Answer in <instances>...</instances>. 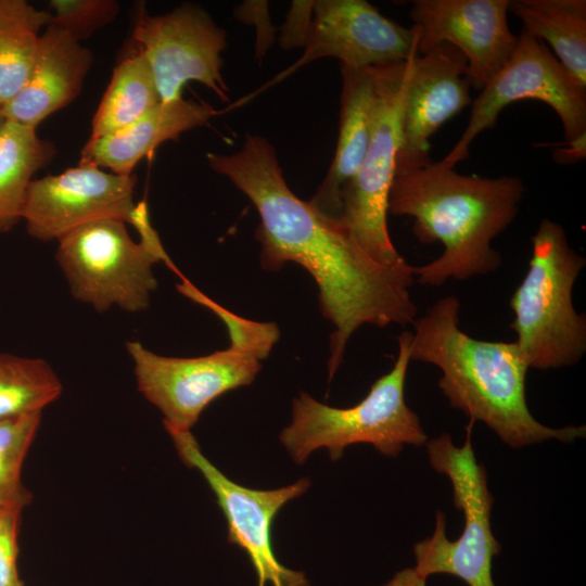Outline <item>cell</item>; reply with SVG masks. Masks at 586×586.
Wrapping results in <instances>:
<instances>
[{"label": "cell", "mask_w": 586, "mask_h": 586, "mask_svg": "<svg viewBox=\"0 0 586 586\" xmlns=\"http://www.w3.org/2000/svg\"><path fill=\"white\" fill-rule=\"evenodd\" d=\"M58 153L53 142L41 139L37 128L4 119L0 126V232L20 220L36 171Z\"/></svg>", "instance_id": "44dd1931"}, {"label": "cell", "mask_w": 586, "mask_h": 586, "mask_svg": "<svg viewBox=\"0 0 586 586\" xmlns=\"http://www.w3.org/2000/svg\"><path fill=\"white\" fill-rule=\"evenodd\" d=\"M92 63L89 49L64 30L48 25L39 37L23 87L1 109L4 118L37 128L80 94Z\"/></svg>", "instance_id": "e0dca14e"}, {"label": "cell", "mask_w": 586, "mask_h": 586, "mask_svg": "<svg viewBox=\"0 0 586 586\" xmlns=\"http://www.w3.org/2000/svg\"><path fill=\"white\" fill-rule=\"evenodd\" d=\"M209 104L177 99L161 101L133 124L113 135L89 138L80 162L93 164L120 176H130L136 165L166 141L205 125L217 115Z\"/></svg>", "instance_id": "ac0fdd59"}, {"label": "cell", "mask_w": 586, "mask_h": 586, "mask_svg": "<svg viewBox=\"0 0 586 586\" xmlns=\"http://www.w3.org/2000/svg\"><path fill=\"white\" fill-rule=\"evenodd\" d=\"M4 116L2 114V111H1V107H0V126L2 125V123L4 122Z\"/></svg>", "instance_id": "f546056e"}, {"label": "cell", "mask_w": 586, "mask_h": 586, "mask_svg": "<svg viewBox=\"0 0 586 586\" xmlns=\"http://www.w3.org/2000/svg\"><path fill=\"white\" fill-rule=\"evenodd\" d=\"M150 65L142 53L125 58L113 71L92 119L90 138L118 132L161 102Z\"/></svg>", "instance_id": "7402d4cb"}, {"label": "cell", "mask_w": 586, "mask_h": 586, "mask_svg": "<svg viewBox=\"0 0 586 586\" xmlns=\"http://www.w3.org/2000/svg\"><path fill=\"white\" fill-rule=\"evenodd\" d=\"M416 31V42L405 61L373 66L375 102L370 140L356 175L341 196L339 221L373 260L385 266L405 262L388 234L386 215L400 144L406 88L418 53Z\"/></svg>", "instance_id": "ba28073f"}, {"label": "cell", "mask_w": 586, "mask_h": 586, "mask_svg": "<svg viewBox=\"0 0 586 586\" xmlns=\"http://www.w3.org/2000/svg\"><path fill=\"white\" fill-rule=\"evenodd\" d=\"M522 100L548 104L562 123L565 142L586 137V86L563 67L544 42L522 30L510 59L472 102L461 137L437 163L455 168L467 160L473 140L496 125L506 106Z\"/></svg>", "instance_id": "30bf717a"}, {"label": "cell", "mask_w": 586, "mask_h": 586, "mask_svg": "<svg viewBox=\"0 0 586 586\" xmlns=\"http://www.w3.org/2000/svg\"><path fill=\"white\" fill-rule=\"evenodd\" d=\"M523 31L553 50L563 67L586 86V1L509 0Z\"/></svg>", "instance_id": "ffe728a7"}, {"label": "cell", "mask_w": 586, "mask_h": 586, "mask_svg": "<svg viewBox=\"0 0 586 586\" xmlns=\"http://www.w3.org/2000/svg\"><path fill=\"white\" fill-rule=\"evenodd\" d=\"M473 423L470 420L467 425L461 447L456 446L447 433L424 444L432 468L451 483L454 504L462 511L464 525L459 537L449 540L445 514L438 511L433 534L413 547L415 569L426 578L448 574L468 586H495L492 564L501 545L492 531L494 497L488 489L486 469L477 462L472 447Z\"/></svg>", "instance_id": "52a82bcc"}, {"label": "cell", "mask_w": 586, "mask_h": 586, "mask_svg": "<svg viewBox=\"0 0 586 586\" xmlns=\"http://www.w3.org/2000/svg\"><path fill=\"white\" fill-rule=\"evenodd\" d=\"M207 161L256 207L263 268L278 270L292 262L315 279L321 313L334 326L328 359L330 379L343 360L349 337L362 324L413 323L418 309L409 289L415 266L406 260L394 266L377 263L340 221L298 199L282 175L273 146L264 137L247 135L239 151L209 153Z\"/></svg>", "instance_id": "6da1fadb"}, {"label": "cell", "mask_w": 586, "mask_h": 586, "mask_svg": "<svg viewBox=\"0 0 586 586\" xmlns=\"http://www.w3.org/2000/svg\"><path fill=\"white\" fill-rule=\"evenodd\" d=\"M49 11L25 0H0V107L23 87L33 65Z\"/></svg>", "instance_id": "603a6c76"}, {"label": "cell", "mask_w": 586, "mask_h": 586, "mask_svg": "<svg viewBox=\"0 0 586 586\" xmlns=\"http://www.w3.org/2000/svg\"><path fill=\"white\" fill-rule=\"evenodd\" d=\"M313 14L304 53L272 84L322 58L337 59L341 65L354 68L402 62L417 39L415 27L385 17L365 0L314 1Z\"/></svg>", "instance_id": "9a60e30c"}, {"label": "cell", "mask_w": 586, "mask_h": 586, "mask_svg": "<svg viewBox=\"0 0 586 586\" xmlns=\"http://www.w3.org/2000/svg\"><path fill=\"white\" fill-rule=\"evenodd\" d=\"M531 241L528 269L510 298L514 342L530 368L574 366L586 352V317L573 305L586 259L570 246L564 228L548 218Z\"/></svg>", "instance_id": "5b68a950"}, {"label": "cell", "mask_w": 586, "mask_h": 586, "mask_svg": "<svg viewBox=\"0 0 586 586\" xmlns=\"http://www.w3.org/2000/svg\"><path fill=\"white\" fill-rule=\"evenodd\" d=\"M586 155V137H582L572 142H565V145L555 153V157L559 163H575L585 158Z\"/></svg>", "instance_id": "83f0119b"}, {"label": "cell", "mask_w": 586, "mask_h": 586, "mask_svg": "<svg viewBox=\"0 0 586 586\" xmlns=\"http://www.w3.org/2000/svg\"><path fill=\"white\" fill-rule=\"evenodd\" d=\"M524 192L517 176L461 175L434 161L395 174L387 213L412 217L420 243L444 245L440 257L415 267L417 282L438 286L495 272L501 256L491 242L514 220Z\"/></svg>", "instance_id": "7a4b0ae2"}, {"label": "cell", "mask_w": 586, "mask_h": 586, "mask_svg": "<svg viewBox=\"0 0 586 586\" xmlns=\"http://www.w3.org/2000/svg\"><path fill=\"white\" fill-rule=\"evenodd\" d=\"M458 297L435 302L413 321L410 360L436 366L438 386L449 405L481 421L512 448L556 438L585 437V425L549 428L531 413L525 397L530 369L515 342L474 339L460 327Z\"/></svg>", "instance_id": "3957f363"}, {"label": "cell", "mask_w": 586, "mask_h": 586, "mask_svg": "<svg viewBox=\"0 0 586 586\" xmlns=\"http://www.w3.org/2000/svg\"><path fill=\"white\" fill-rule=\"evenodd\" d=\"M137 178L81 163L58 175L34 179L21 219L43 242L59 241L75 229L101 219L129 222Z\"/></svg>", "instance_id": "4fadbf2b"}, {"label": "cell", "mask_w": 586, "mask_h": 586, "mask_svg": "<svg viewBox=\"0 0 586 586\" xmlns=\"http://www.w3.org/2000/svg\"><path fill=\"white\" fill-rule=\"evenodd\" d=\"M382 586H426V577L420 574L415 566L397 572Z\"/></svg>", "instance_id": "f1b7e54d"}, {"label": "cell", "mask_w": 586, "mask_h": 586, "mask_svg": "<svg viewBox=\"0 0 586 586\" xmlns=\"http://www.w3.org/2000/svg\"><path fill=\"white\" fill-rule=\"evenodd\" d=\"M58 243L55 258L73 296L98 311L145 310L157 286L153 266L163 262L178 272L165 249L136 242L119 219L89 222Z\"/></svg>", "instance_id": "9c48e42d"}, {"label": "cell", "mask_w": 586, "mask_h": 586, "mask_svg": "<svg viewBox=\"0 0 586 586\" xmlns=\"http://www.w3.org/2000/svg\"><path fill=\"white\" fill-rule=\"evenodd\" d=\"M342 95L339 137L327 176L308 202L322 215L337 220L343 190L356 175L370 140L375 102L373 66L341 65Z\"/></svg>", "instance_id": "d6986e66"}, {"label": "cell", "mask_w": 586, "mask_h": 586, "mask_svg": "<svg viewBox=\"0 0 586 586\" xmlns=\"http://www.w3.org/2000/svg\"><path fill=\"white\" fill-rule=\"evenodd\" d=\"M62 391L46 360L0 353V420L41 413Z\"/></svg>", "instance_id": "cb8c5ba5"}, {"label": "cell", "mask_w": 586, "mask_h": 586, "mask_svg": "<svg viewBox=\"0 0 586 586\" xmlns=\"http://www.w3.org/2000/svg\"><path fill=\"white\" fill-rule=\"evenodd\" d=\"M397 341L393 368L371 385L358 404L332 407L304 392L293 399L292 422L282 430L280 442L294 462L304 463L318 448H326L332 460H339L354 444H370L381 454L396 457L405 445L422 446L428 442L418 415L404 396L411 361V332H402Z\"/></svg>", "instance_id": "8992f818"}, {"label": "cell", "mask_w": 586, "mask_h": 586, "mask_svg": "<svg viewBox=\"0 0 586 586\" xmlns=\"http://www.w3.org/2000/svg\"><path fill=\"white\" fill-rule=\"evenodd\" d=\"M23 509L0 506V586H23L18 576V531Z\"/></svg>", "instance_id": "4316f807"}, {"label": "cell", "mask_w": 586, "mask_h": 586, "mask_svg": "<svg viewBox=\"0 0 586 586\" xmlns=\"http://www.w3.org/2000/svg\"><path fill=\"white\" fill-rule=\"evenodd\" d=\"M181 461L196 469L214 493L228 525V542L245 551L257 586H309L303 572L283 565L272 548L271 527L278 512L310 486L307 477L276 489H254L226 476L202 453L191 431L165 426Z\"/></svg>", "instance_id": "8fae6325"}, {"label": "cell", "mask_w": 586, "mask_h": 586, "mask_svg": "<svg viewBox=\"0 0 586 586\" xmlns=\"http://www.w3.org/2000/svg\"><path fill=\"white\" fill-rule=\"evenodd\" d=\"M152 71L162 101L181 99L182 88L198 81L221 101L228 100L221 52L226 33L200 5L183 3L170 12L150 15L138 11L132 31Z\"/></svg>", "instance_id": "7c38bea8"}, {"label": "cell", "mask_w": 586, "mask_h": 586, "mask_svg": "<svg viewBox=\"0 0 586 586\" xmlns=\"http://www.w3.org/2000/svg\"><path fill=\"white\" fill-rule=\"evenodd\" d=\"M177 290L221 319L229 347L196 357L162 356L138 341H128L126 348L138 391L163 413L164 426L191 431L213 400L255 380L280 331L275 322L249 320L221 307L187 279Z\"/></svg>", "instance_id": "277c9868"}, {"label": "cell", "mask_w": 586, "mask_h": 586, "mask_svg": "<svg viewBox=\"0 0 586 586\" xmlns=\"http://www.w3.org/2000/svg\"><path fill=\"white\" fill-rule=\"evenodd\" d=\"M51 26L80 42L112 23L119 14L116 0H52Z\"/></svg>", "instance_id": "484cf974"}, {"label": "cell", "mask_w": 586, "mask_h": 586, "mask_svg": "<svg viewBox=\"0 0 586 586\" xmlns=\"http://www.w3.org/2000/svg\"><path fill=\"white\" fill-rule=\"evenodd\" d=\"M467 60L442 43L413 58L407 82L395 174L430 165V138L472 104Z\"/></svg>", "instance_id": "2e32d148"}, {"label": "cell", "mask_w": 586, "mask_h": 586, "mask_svg": "<svg viewBox=\"0 0 586 586\" xmlns=\"http://www.w3.org/2000/svg\"><path fill=\"white\" fill-rule=\"evenodd\" d=\"M509 0H416L410 18L418 53L447 43L467 60L470 87L481 91L506 64L518 43L508 26Z\"/></svg>", "instance_id": "5bb4252c"}, {"label": "cell", "mask_w": 586, "mask_h": 586, "mask_svg": "<svg viewBox=\"0 0 586 586\" xmlns=\"http://www.w3.org/2000/svg\"><path fill=\"white\" fill-rule=\"evenodd\" d=\"M41 422V413L0 420V506L24 509L31 500L22 469Z\"/></svg>", "instance_id": "d4e9b609"}]
</instances>
